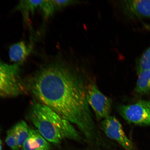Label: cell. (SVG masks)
<instances>
[{"instance_id": "obj_1", "label": "cell", "mask_w": 150, "mask_h": 150, "mask_svg": "<svg viewBox=\"0 0 150 150\" xmlns=\"http://www.w3.org/2000/svg\"><path fill=\"white\" fill-rule=\"evenodd\" d=\"M86 87L76 70L59 62L42 67L31 82L32 91L41 103L76 125L84 135L91 138L95 128Z\"/></svg>"}, {"instance_id": "obj_2", "label": "cell", "mask_w": 150, "mask_h": 150, "mask_svg": "<svg viewBox=\"0 0 150 150\" xmlns=\"http://www.w3.org/2000/svg\"><path fill=\"white\" fill-rule=\"evenodd\" d=\"M29 118L40 134L52 144H59L65 138L80 139L79 133L70 122L42 103L33 104Z\"/></svg>"}, {"instance_id": "obj_3", "label": "cell", "mask_w": 150, "mask_h": 150, "mask_svg": "<svg viewBox=\"0 0 150 150\" xmlns=\"http://www.w3.org/2000/svg\"><path fill=\"white\" fill-rule=\"evenodd\" d=\"M20 64H8L0 61V97L16 96L23 91L19 77Z\"/></svg>"}, {"instance_id": "obj_4", "label": "cell", "mask_w": 150, "mask_h": 150, "mask_svg": "<svg viewBox=\"0 0 150 150\" xmlns=\"http://www.w3.org/2000/svg\"><path fill=\"white\" fill-rule=\"evenodd\" d=\"M86 89L88 102L94 111L97 119H105L110 116L111 110V99L101 93L93 82L88 84Z\"/></svg>"}, {"instance_id": "obj_5", "label": "cell", "mask_w": 150, "mask_h": 150, "mask_svg": "<svg viewBox=\"0 0 150 150\" xmlns=\"http://www.w3.org/2000/svg\"><path fill=\"white\" fill-rule=\"evenodd\" d=\"M117 110L129 123L140 126L150 125V110L142 100L133 104L120 105Z\"/></svg>"}, {"instance_id": "obj_6", "label": "cell", "mask_w": 150, "mask_h": 150, "mask_svg": "<svg viewBox=\"0 0 150 150\" xmlns=\"http://www.w3.org/2000/svg\"><path fill=\"white\" fill-rule=\"evenodd\" d=\"M102 126L106 135L116 141L125 150H135L132 142L127 137L120 122L115 117L110 116L105 119Z\"/></svg>"}, {"instance_id": "obj_7", "label": "cell", "mask_w": 150, "mask_h": 150, "mask_svg": "<svg viewBox=\"0 0 150 150\" xmlns=\"http://www.w3.org/2000/svg\"><path fill=\"white\" fill-rule=\"evenodd\" d=\"M124 12L134 19L150 18V0H130L122 1Z\"/></svg>"}, {"instance_id": "obj_8", "label": "cell", "mask_w": 150, "mask_h": 150, "mask_svg": "<svg viewBox=\"0 0 150 150\" xmlns=\"http://www.w3.org/2000/svg\"><path fill=\"white\" fill-rule=\"evenodd\" d=\"M22 150H50V144L37 130L29 128L28 137L22 146Z\"/></svg>"}, {"instance_id": "obj_9", "label": "cell", "mask_w": 150, "mask_h": 150, "mask_svg": "<svg viewBox=\"0 0 150 150\" xmlns=\"http://www.w3.org/2000/svg\"><path fill=\"white\" fill-rule=\"evenodd\" d=\"M31 50V46L28 45L23 41L16 43L9 48V58L11 61L21 64L29 56Z\"/></svg>"}, {"instance_id": "obj_10", "label": "cell", "mask_w": 150, "mask_h": 150, "mask_svg": "<svg viewBox=\"0 0 150 150\" xmlns=\"http://www.w3.org/2000/svg\"><path fill=\"white\" fill-rule=\"evenodd\" d=\"M135 91L140 95H144L150 93V69L138 74Z\"/></svg>"}, {"instance_id": "obj_11", "label": "cell", "mask_w": 150, "mask_h": 150, "mask_svg": "<svg viewBox=\"0 0 150 150\" xmlns=\"http://www.w3.org/2000/svg\"><path fill=\"white\" fill-rule=\"evenodd\" d=\"M12 128L16 136L18 147L20 149L29 136V128L25 121H21L16 123Z\"/></svg>"}, {"instance_id": "obj_12", "label": "cell", "mask_w": 150, "mask_h": 150, "mask_svg": "<svg viewBox=\"0 0 150 150\" xmlns=\"http://www.w3.org/2000/svg\"><path fill=\"white\" fill-rule=\"evenodd\" d=\"M43 1H20L17 9L21 11L26 20L30 13H33L37 9H40Z\"/></svg>"}, {"instance_id": "obj_13", "label": "cell", "mask_w": 150, "mask_h": 150, "mask_svg": "<svg viewBox=\"0 0 150 150\" xmlns=\"http://www.w3.org/2000/svg\"><path fill=\"white\" fill-rule=\"evenodd\" d=\"M150 69V46L144 52L136 63V70L138 74Z\"/></svg>"}, {"instance_id": "obj_14", "label": "cell", "mask_w": 150, "mask_h": 150, "mask_svg": "<svg viewBox=\"0 0 150 150\" xmlns=\"http://www.w3.org/2000/svg\"><path fill=\"white\" fill-rule=\"evenodd\" d=\"M40 10L47 18L52 16L56 11L52 1H43Z\"/></svg>"}, {"instance_id": "obj_15", "label": "cell", "mask_w": 150, "mask_h": 150, "mask_svg": "<svg viewBox=\"0 0 150 150\" xmlns=\"http://www.w3.org/2000/svg\"><path fill=\"white\" fill-rule=\"evenodd\" d=\"M6 142L7 145L12 150H19L16 136L12 128L7 131Z\"/></svg>"}, {"instance_id": "obj_16", "label": "cell", "mask_w": 150, "mask_h": 150, "mask_svg": "<svg viewBox=\"0 0 150 150\" xmlns=\"http://www.w3.org/2000/svg\"><path fill=\"white\" fill-rule=\"evenodd\" d=\"M52 2L54 4V6L56 10L61 9L67 6L72 4L75 3L76 1H70V0H67V1H57V0H52Z\"/></svg>"}, {"instance_id": "obj_17", "label": "cell", "mask_w": 150, "mask_h": 150, "mask_svg": "<svg viewBox=\"0 0 150 150\" xmlns=\"http://www.w3.org/2000/svg\"><path fill=\"white\" fill-rule=\"evenodd\" d=\"M142 101L144 104H145L149 108L150 110V100L148 101Z\"/></svg>"}, {"instance_id": "obj_18", "label": "cell", "mask_w": 150, "mask_h": 150, "mask_svg": "<svg viewBox=\"0 0 150 150\" xmlns=\"http://www.w3.org/2000/svg\"><path fill=\"white\" fill-rule=\"evenodd\" d=\"M144 25L146 29L150 31V24H144Z\"/></svg>"}, {"instance_id": "obj_19", "label": "cell", "mask_w": 150, "mask_h": 150, "mask_svg": "<svg viewBox=\"0 0 150 150\" xmlns=\"http://www.w3.org/2000/svg\"><path fill=\"white\" fill-rule=\"evenodd\" d=\"M0 150H2V144L1 137H0Z\"/></svg>"}]
</instances>
